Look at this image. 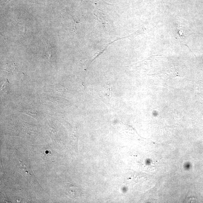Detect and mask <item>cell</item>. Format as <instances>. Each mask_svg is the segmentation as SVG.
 <instances>
[{
	"label": "cell",
	"mask_w": 203,
	"mask_h": 203,
	"mask_svg": "<svg viewBox=\"0 0 203 203\" xmlns=\"http://www.w3.org/2000/svg\"><path fill=\"white\" fill-rule=\"evenodd\" d=\"M65 190L68 195L72 198L78 199L82 196V192L76 185L68 182L65 184Z\"/></svg>",
	"instance_id": "1"
},
{
	"label": "cell",
	"mask_w": 203,
	"mask_h": 203,
	"mask_svg": "<svg viewBox=\"0 0 203 203\" xmlns=\"http://www.w3.org/2000/svg\"><path fill=\"white\" fill-rule=\"evenodd\" d=\"M25 113L27 114V115L31 116L35 118L36 119V117H37L38 114L37 112L34 111H33L28 110V111H25Z\"/></svg>",
	"instance_id": "2"
}]
</instances>
